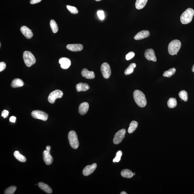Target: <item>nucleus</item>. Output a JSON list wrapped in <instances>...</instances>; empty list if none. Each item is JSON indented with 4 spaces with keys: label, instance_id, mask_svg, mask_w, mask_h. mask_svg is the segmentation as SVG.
<instances>
[{
    "label": "nucleus",
    "instance_id": "obj_1",
    "mask_svg": "<svg viewBox=\"0 0 194 194\" xmlns=\"http://www.w3.org/2000/svg\"><path fill=\"white\" fill-rule=\"evenodd\" d=\"M133 98L136 103L140 107L144 108L146 106V99L144 94L142 91L138 90L135 91Z\"/></svg>",
    "mask_w": 194,
    "mask_h": 194
},
{
    "label": "nucleus",
    "instance_id": "obj_2",
    "mask_svg": "<svg viewBox=\"0 0 194 194\" xmlns=\"http://www.w3.org/2000/svg\"><path fill=\"white\" fill-rule=\"evenodd\" d=\"M194 15V11L191 8H188L181 15L180 20L183 24L190 23L192 21Z\"/></svg>",
    "mask_w": 194,
    "mask_h": 194
},
{
    "label": "nucleus",
    "instance_id": "obj_3",
    "mask_svg": "<svg viewBox=\"0 0 194 194\" xmlns=\"http://www.w3.org/2000/svg\"><path fill=\"white\" fill-rule=\"evenodd\" d=\"M181 46V43L179 40L177 39L173 40L168 45V52L169 54L171 55H177Z\"/></svg>",
    "mask_w": 194,
    "mask_h": 194
},
{
    "label": "nucleus",
    "instance_id": "obj_4",
    "mask_svg": "<svg viewBox=\"0 0 194 194\" xmlns=\"http://www.w3.org/2000/svg\"><path fill=\"white\" fill-rule=\"evenodd\" d=\"M23 58L24 62L27 67H30L35 64L36 59L34 56L30 51H26L24 53Z\"/></svg>",
    "mask_w": 194,
    "mask_h": 194
},
{
    "label": "nucleus",
    "instance_id": "obj_5",
    "mask_svg": "<svg viewBox=\"0 0 194 194\" xmlns=\"http://www.w3.org/2000/svg\"><path fill=\"white\" fill-rule=\"evenodd\" d=\"M69 144L72 148L76 149L79 145L78 139L76 132L73 131H71L68 135Z\"/></svg>",
    "mask_w": 194,
    "mask_h": 194
},
{
    "label": "nucleus",
    "instance_id": "obj_6",
    "mask_svg": "<svg viewBox=\"0 0 194 194\" xmlns=\"http://www.w3.org/2000/svg\"><path fill=\"white\" fill-rule=\"evenodd\" d=\"M63 94V93L61 91L59 90H55L50 94L48 98V101L53 104L56 99L62 98Z\"/></svg>",
    "mask_w": 194,
    "mask_h": 194
},
{
    "label": "nucleus",
    "instance_id": "obj_7",
    "mask_svg": "<svg viewBox=\"0 0 194 194\" xmlns=\"http://www.w3.org/2000/svg\"><path fill=\"white\" fill-rule=\"evenodd\" d=\"M31 116L34 118L46 121L48 119V116L47 114L43 111L36 110L32 111L31 113Z\"/></svg>",
    "mask_w": 194,
    "mask_h": 194
},
{
    "label": "nucleus",
    "instance_id": "obj_8",
    "mask_svg": "<svg viewBox=\"0 0 194 194\" xmlns=\"http://www.w3.org/2000/svg\"><path fill=\"white\" fill-rule=\"evenodd\" d=\"M101 71L103 77L106 79L109 78L111 74V69L109 65L107 63H104L101 65Z\"/></svg>",
    "mask_w": 194,
    "mask_h": 194
},
{
    "label": "nucleus",
    "instance_id": "obj_9",
    "mask_svg": "<svg viewBox=\"0 0 194 194\" xmlns=\"http://www.w3.org/2000/svg\"><path fill=\"white\" fill-rule=\"evenodd\" d=\"M126 133L125 129H122L116 132L115 135L114 139H113V142L115 144H118L121 143L122 140L125 137Z\"/></svg>",
    "mask_w": 194,
    "mask_h": 194
},
{
    "label": "nucleus",
    "instance_id": "obj_10",
    "mask_svg": "<svg viewBox=\"0 0 194 194\" xmlns=\"http://www.w3.org/2000/svg\"><path fill=\"white\" fill-rule=\"evenodd\" d=\"M145 56L146 58L149 61H152L156 62L157 61L155 52L152 48H148L145 51Z\"/></svg>",
    "mask_w": 194,
    "mask_h": 194
},
{
    "label": "nucleus",
    "instance_id": "obj_11",
    "mask_svg": "<svg viewBox=\"0 0 194 194\" xmlns=\"http://www.w3.org/2000/svg\"><path fill=\"white\" fill-rule=\"evenodd\" d=\"M97 164L96 163H93L91 165H88L84 168L83 170V174L84 176H88L93 173L96 169Z\"/></svg>",
    "mask_w": 194,
    "mask_h": 194
},
{
    "label": "nucleus",
    "instance_id": "obj_12",
    "mask_svg": "<svg viewBox=\"0 0 194 194\" xmlns=\"http://www.w3.org/2000/svg\"><path fill=\"white\" fill-rule=\"evenodd\" d=\"M61 64V67L63 69H67L70 67L71 61L70 60L67 58L63 57L61 58L59 61Z\"/></svg>",
    "mask_w": 194,
    "mask_h": 194
},
{
    "label": "nucleus",
    "instance_id": "obj_13",
    "mask_svg": "<svg viewBox=\"0 0 194 194\" xmlns=\"http://www.w3.org/2000/svg\"><path fill=\"white\" fill-rule=\"evenodd\" d=\"M43 159L47 165H51L53 162V158L50 154V151L44 150L43 153Z\"/></svg>",
    "mask_w": 194,
    "mask_h": 194
},
{
    "label": "nucleus",
    "instance_id": "obj_14",
    "mask_svg": "<svg viewBox=\"0 0 194 194\" xmlns=\"http://www.w3.org/2000/svg\"><path fill=\"white\" fill-rule=\"evenodd\" d=\"M21 32L26 38L27 39H31L33 36V34L28 27L26 26H23L20 29Z\"/></svg>",
    "mask_w": 194,
    "mask_h": 194
},
{
    "label": "nucleus",
    "instance_id": "obj_15",
    "mask_svg": "<svg viewBox=\"0 0 194 194\" xmlns=\"http://www.w3.org/2000/svg\"><path fill=\"white\" fill-rule=\"evenodd\" d=\"M150 35V32L148 30H142L139 32L134 37L136 40H140L148 38Z\"/></svg>",
    "mask_w": 194,
    "mask_h": 194
},
{
    "label": "nucleus",
    "instance_id": "obj_16",
    "mask_svg": "<svg viewBox=\"0 0 194 194\" xmlns=\"http://www.w3.org/2000/svg\"><path fill=\"white\" fill-rule=\"evenodd\" d=\"M89 105L87 102H83L81 103L79 107V113L81 115H84L88 111Z\"/></svg>",
    "mask_w": 194,
    "mask_h": 194
},
{
    "label": "nucleus",
    "instance_id": "obj_17",
    "mask_svg": "<svg viewBox=\"0 0 194 194\" xmlns=\"http://www.w3.org/2000/svg\"><path fill=\"white\" fill-rule=\"evenodd\" d=\"M67 48L69 51H79L83 49V46L81 44H68Z\"/></svg>",
    "mask_w": 194,
    "mask_h": 194
},
{
    "label": "nucleus",
    "instance_id": "obj_18",
    "mask_svg": "<svg viewBox=\"0 0 194 194\" xmlns=\"http://www.w3.org/2000/svg\"><path fill=\"white\" fill-rule=\"evenodd\" d=\"M81 74L82 76L87 79H93L95 77L94 73L93 71H88L86 68L82 69Z\"/></svg>",
    "mask_w": 194,
    "mask_h": 194
},
{
    "label": "nucleus",
    "instance_id": "obj_19",
    "mask_svg": "<svg viewBox=\"0 0 194 194\" xmlns=\"http://www.w3.org/2000/svg\"><path fill=\"white\" fill-rule=\"evenodd\" d=\"M76 88L77 92L85 91L89 89L90 86L88 84L80 83L76 86Z\"/></svg>",
    "mask_w": 194,
    "mask_h": 194
},
{
    "label": "nucleus",
    "instance_id": "obj_20",
    "mask_svg": "<svg viewBox=\"0 0 194 194\" xmlns=\"http://www.w3.org/2000/svg\"><path fill=\"white\" fill-rule=\"evenodd\" d=\"M24 85V82L22 80L19 78H15L12 81L11 86L13 88H15L22 87Z\"/></svg>",
    "mask_w": 194,
    "mask_h": 194
},
{
    "label": "nucleus",
    "instance_id": "obj_21",
    "mask_svg": "<svg viewBox=\"0 0 194 194\" xmlns=\"http://www.w3.org/2000/svg\"><path fill=\"white\" fill-rule=\"evenodd\" d=\"M39 187L42 190L44 191L48 194H51L52 192V190L51 188L46 184L43 183V182H40L38 183Z\"/></svg>",
    "mask_w": 194,
    "mask_h": 194
},
{
    "label": "nucleus",
    "instance_id": "obj_22",
    "mask_svg": "<svg viewBox=\"0 0 194 194\" xmlns=\"http://www.w3.org/2000/svg\"><path fill=\"white\" fill-rule=\"evenodd\" d=\"M148 1V0H137L135 4L136 8L138 10L143 9Z\"/></svg>",
    "mask_w": 194,
    "mask_h": 194
},
{
    "label": "nucleus",
    "instance_id": "obj_23",
    "mask_svg": "<svg viewBox=\"0 0 194 194\" xmlns=\"http://www.w3.org/2000/svg\"><path fill=\"white\" fill-rule=\"evenodd\" d=\"M121 174L123 177L127 178H130L133 176V173L131 171L127 169L123 170L121 171Z\"/></svg>",
    "mask_w": 194,
    "mask_h": 194
},
{
    "label": "nucleus",
    "instance_id": "obj_24",
    "mask_svg": "<svg viewBox=\"0 0 194 194\" xmlns=\"http://www.w3.org/2000/svg\"><path fill=\"white\" fill-rule=\"evenodd\" d=\"M138 126V123L136 121H132L131 122L128 129V132L129 133H132L136 130Z\"/></svg>",
    "mask_w": 194,
    "mask_h": 194
},
{
    "label": "nucleus",
    "instance_id": "obj_25",
    "mask_svg": "<svg viewBox=\"0 0 194 194\" xmlns=\"http://www.w3.org/2000/svg\"><path fill=\"white\" fill-rule=\"evenodd\" d=\"M14 156L18 160L21 162H25L26 160V158L25 157L21 154L19 151L14 152Z\"/></svg>",
    "mask_w": 194,
    "mask_h": 194
},
{
    "label": "nucleus",
    "instance_id": "obj_26",
    "mask_svg": "<svg viewBox=\"0 0 194 194\" xmlns=\"http://www.w3.org/2000/svg\"><path fill=\"white\" fill-rule=\"evenodd\" d=\"M136 66V64L135 63H132L129 65V67L126 69L124 72V74L126 75H129L132 74L133 72L134 69Z\"/></svg>",
    "mask_w": 194,
    "mask_h": 194
},
{
    "label": "nucleus",
    "instance_id": "obj_27",
    "mask_svg": "<svg viewBox=\"0 0 194 194\" xmlns=\"http://www.w3.org/2000/svg\"><path fill=\"white\" fill-rule=\"evenodd\" d=\"M167 105L170 108H175L177 106V101L176 98H170L168 100Z\"/></svg>",
    "mask_w": 194,
    "mask_h": 194
},
{
    "label": "nucleus",
    "instance_id": "obj_28",
    "mask_svg": "<svg viewBox=\"0 0 194 194\" xmlns=\"http://www.w3.org/2000/svg\"><path fill=\"white\" fill-rule=\"evenodd\" d=\"M176 69L174 68H171L168 71H165L163 76L165 77H170L175 73Z\"/></svg>",
    "mask_w": 194,
    "mask_h": 194
},
{
    "label": "nucleus",
    "instance_id": "obj_29",
    "mask_svg": "<svg viewBox=\"0 0 194 194\" xmlns=\"http://www.w3.org/2000/svg\"><path fill=\"white\" fill-rule=\"evenodd\" d=\"M50 26L52 31L54 33H56L58 30V26L56 22L53 19H52L50 21Z\"/></svg>",
    "mask_w": 194,
    "mask_h": 194
},
{
    "label": "nucleus",
    "instance_id": "obj_30",
    "mask_svg": "<svg viewBox=\"0 0 194 194\" xmlns=\"http://www.w3.org/2000/svg\"><path fill=\"white\" fill-rule=\"evenodd\" d=\"M179 96L181 99L184 101H187L188 100L187 93L185 90H182L179 92Z\"/></svg>",
    "mask_w": 194,
    "mask_h": 194
},
{
    "label": "nucleus",
    "instance_id": "obj_31",
    "mask_svg": "<svg viewBox=\"0 0 194 194\" xmlns=\"http://www.w3.org/2000/svg\"><path fill=\"white\" fill-rule=\"evenodd\" d=\"M17 189V188L14 186H12L8 188L5 191L4 193L5 194H14V192Z\"/></svg>",
    "mask_w": 194,
    "mask_h": 194
},
{
    "label": "nucleus",
    "instance_id": "obj_32",
    "mask_svg": "<svg viewBox=\"0 0 194 194\" xmlns=\"http://www.w3.org/2000/svg\"><path fill=\"white\" fill-rule=\"evenodd\" d=\"M67 8L68 10L71 13L73 14H76L78 13V11L76 7L74 6L67 5Z\"/></svg>",
    "mask_w": 194,
    "mask_h": 194
},
{
    "label": "nucleus",
    "instance_id": "obj_33",
    "mask_svg": "<svg viewBox=\"0 0 194 194\" xmlns=\"http://www.w3.org/2000/svg\"><path fill=\"white\" fill-rule=\"evenodd\" d=\"M122 155V152L121 151H118L116 153L115 158L113 160V163L119 162L121 159Z\"/></svg>",
    "mask_w": 194,
    "mask_h": 194
},
{
    "label": "nucleus",
    "instance_id": "obj_34",
    "mask_svg": "<svg viewBox=\"0 0 194 194\" xmlns=\"http://www.w3.org/2000/svg\"><path fill=\"white\" fill-rule=\"evenodd\" d=\"M135 56V53L134 52L131 51L126 55V59L127 61L129 60L132 59V58H133Z\"/></svg>",
    "mask_w": 194,
    "mask_h": 194
},
{
    "label": "nucleus",
    "instance_id": "obj_35",
    "mask_svg": "<svg viewBox=\"0 0 194 194\" xmlns=\"http://www.w3.org/2000/svg\"><path fill=\"white\" fill-rule=\"evenodd\" d=\"M97 14L99 18L101 20H103L105 18L104 12L103 11L99 10L97 12Z\"/></svg>",
    "mask_w": 194,
    "mask_h": 194
},
{
    "label": "nucleus",
    "instance_id": "obj_36",
    "mask_svg": "<svg viewBox=\"0 0 194 194\" xmlns=\"http://www.w3.org/2000/svg\"><path fill=\"white\" fill-rule=\"evenodd\" d=\"M6 65L5 63L4 62H0V72L6 69Z\"/></svg>",
    "mask_w": 194,
    "mask_h": 194
},
{
    "label": "nucleus",
    "instance_id": "obj_37",
    "mask_svg": "<svg viewBox=\"0 0 194 194\" xmlns=\"http://www.w3.org/2000/svg\"><path fill=\"white\" fill-rule=\"evenodd\" d=\"M9 111L6 110H4L1 113V116L4 117V118H6L8 117L9 115Z\"/></svg>",
    "mask_w": 194,
    "mask_h": 194
},
{
    "label": "nucleus",
    "instance_id": "obj_38",
    "mask_svg": "<svg viewBox=\"0 0 194 194\" xmlns=\"http://www.w3.org/2000/svg\"><path fill=\"white\" fill-rule=\"evenodd\" d=\"M42 1V0H31L30 1V3L32 4H36L39 3Z\"/></svg>",
    "mask_w": 194,
    "mask_h": 194
},
{
    "label": "nucleus",
    "instance_id": "obj_39",
    "mask_svg": "<svg viewBox=\"0 0 194 194\" xmlns=\"http://www.w3.org/2000/svg\"><path fill=\"white\" fill-rule=\"evenodd\" d=\"M16 118L15 116H12L10 118L9 121L11 122L14 123L16 122Z\"/></svg>",
    "mask_w": 194,
    "mask_h": 194
},
{
    "label": "nucleus",
    "instance_id": "obj_40",
    "mask_svg": "<svg viewBox=\"0 0 194 194\" xmlns=\"http://www.w3.org/2000/svg\"><path fill=\"white\" fill-rule=\"evenodd\" d=\"M51 146H46V150H48V151H50V150H51Z\"/></svg>",
    "mask_w": 194,
    "mask_h": 194
},
{
    "label": "nucleus",
    "instance_id": "obj_41",
    "mask_svg": "<svg viewBox=\"0 0 194 194\" xmlns=\"http://www.w3.org/2000/svg\"><path fill=\"white\" fill-rule=\"evenodd\" d=\"M121 194H127V193H126L125 192L123 191L121 192Z\"/></svg>",
    "mask_w": 194,
    "mask_h": 194
},
{
    "label": "nucleus",
    "instance_id": "obj_42",
    "mask_svg": "<svg viewBox=\"0 0 194 194\" xmlns=\"http://www.w3.org/2000/svg\"><path fill=\"white\" fill-rule=\"evenodd\" d=\"M192 72H194V64L193 65V66L192 68Z\"/></svg>",
    "mask_w": 194,
    "mask_h": 194
},
{
    "label": "nucleus",
    "instance_id": "obj_43",
    "mask_svg": "<svg viewBox=\"0 0 194 194\" xmlns=\"http://www.w3.org/2000/svg\"><path fill=\"white\" fill-rule=\"evenodd\" d=\"M95 1H102V0H95Z\"/></svg>",
    "mask_w": 194,
    "mask_h": 194
},
{
    "label": "nucleus",
    "instance_id": "obj_44",
    "mask_svg": "<svg viewBox=\"0 0 194 194\" xmlns=\"http://www.w3.org/2000/svg\"><path fill=\"white\" fill-rule=\"evenodd\" d=\"M133 175H135V173H133Z\"/></svg>",
    "mask_w": 194,
    "mask_h": 194
}]
</instances>
